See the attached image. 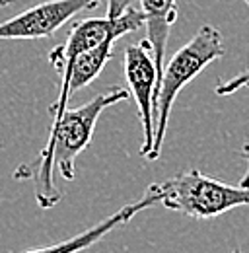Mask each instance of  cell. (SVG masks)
Returning a JSON list of instances; mask_svg holds the SVG:
<instances>
[{
    "mask_svg": "<svg viewBox=\"0 0 249 253\" xmlns=\"http://www.w3.org/2000/svg\"><path fill=\"white\" fill-rule=\"evenodd\" d=\"M240 156L246 160V173L242 175V179H240V185L242 187H249V140L244 144V148H242V152H240Z\"/></svg>",
    "mask_w": 249,
    "mask_h": 253,
    "instance_id": "8fae6325",
    "label": "cell"
},
{
    "mask_svg": "<svg viewBox=\"0 0 249 253\" xmlns=\"http://www.w3.org/2000/svg\"><path fill=\"white\" fill-rule=\"evenodd\" d=\"M242 88H248L249 90V68L242 70V72L236 74V76H232L230 80L218 82L214 92H216V95H232V94H236L238 90H242Z\"/></svg>",
    "mask_w": 249,
    "mask_h": 253,
    "instance_id": "9c48e42d",
    "label": "cell"
},
{
    "mask_svg": "<svg viewBox=\"0 0 249 253\" xmlns=\"http://www.w3.org/2000/svg\"><path fill=\"white\" fill-rule=\"evenodd\" d=\"M140 10L144 14V28L146 39L154 49L156 66L162 80L164 66H166V49L169 32L177 20V0H138ZM160 88V86H158Z\"/></svg>",
    "mask_w": 249,
    "mask_h": 253,
    "instance_id": "ba28073f",
    "label": "cell"
},
{
    "mask_svg": "<svg viewBox=\"0 0 249 253\" xmlns=\"http://www.w3.org/2000/svg\"><path fill=\"white\" fill-rule=\"evenodd\" d=\"M160 203V195L156 191L154 185H150L148 189L144 191V195L136 201V203H130V205H124L123 209H119L117 212H113L109 218H105L103 222L95 224L92 228L64 240V242H59V244H53V246H47V248H35V250H30L26 253H80L88 248H92L93 244H97L101 238H105L109 232H113L115 228L123 226L130 220L134 214H138L140 211L152 207V205H158Z\"/></svg>",
    "mask_w": 249,
    "mask_h": 253,
    "instance_id": "52a82bcc",
    "label": "cell"
},
{
    "mask_svg": "<svg viewBox=\"0 0 249 253\" xmlns=\"http://www.w3.org/2000/svg\"><path fill=\"white\" fill-rule=\"evenodd\" d=\"M12 2H14V0H0V6L4 8V6H8V4H12Z\"/></svg>",
    "mask_w": 249,
    "mask_h": 253,
    "instance_id": "7c38bea8",
    "label": "cell"
},
{
    "mask_svg": "<svg viewBox=\"0 0 249 253\" xmlns=\"http://www.w3.org/2000/svg\"><path fill=\"white\" fill-rule=\"evenodd\" d=\"M226 53L222 33L214 26H203L193 35V39L185 43L164 66V74L160 80V88L156 95V132L152 152L146 160L154 162L162 154L164 138L167 132L169 115L173 109V103L179 92L185 88L191 80H195L210 63H214Z\"/></svg>",
    "mask_w": 249,
    "mask_h": 253,
    "instance_id": "7a4b0ae2",
    "label": "cell"
},
{
    "mask_svg": "<svg viewBox=\"0 0 249 253\" xmlns=\"http://www.w3.org/2000/svg\"><path fill=\"white\" fill-rule=\"evenodd\" d=\"M124 78L138 107L140 123L144 130V142H142L140 154L146 158L154 146L156 95L160 86L154 49L148 39H142L138 43H130L124 47Z\"/></svg>",
    "mask_w": 249,
    "mask_h": 253,
    "instance_id": "5b68a950",
    "label": "cell"
},
{
    "mask_svg": "<svg viewBox=\"0 0 249 253\" xmlns=\"http://www.w3.org/2000/svg\"><path fill=\"white\" fill-rule=\"evenodd\" d=\"M232 253H242V252H240V250H236V252H232Z\"/></svg>",
    "mask_w": 249,
    "mask_h": 253,
    "instance_id": "5bb4252c",
    "label": "cell"
},
{
    "mask_svg": "<svg viewBox=\"0 0 249 253\" xmlns=\"http://www.w3.org/2000/svg\"><path fill=\"white\" fill-rule=\"evenodd\" d=\"M142 26H144V14L140 8L134 6H128L119 16L107 14L105 18L78 20L68 33L66 43L57 45L49 51V63L59 74H62L72 66L78 55L95 49L105 41H117L126 33L138 32Z\"/></svg>",
    "mask_w": 249,
    "mask_h": 253,
    "instance_id": "277c9868",
    "label": "cell"
},
{
    "mask_svg": "<svg viewBox=\"0 0 249 253\" xmlns=\"http://www.w3.org/2000/svg\"><path fill=\"white\" fill-rule=\"evenodd\" d=\"M101 0H47L0 24V39H47L74 16L93 10Z\"/></svg>",
    "mask_w": 249,
    "mask_h": 253,
    "instance_id": "8992f818",
    "label": "cell"
},
{
    "mask_svg": "<svg viewBox=\"0 0 249 253\" xmlns=\"http://www.w3.org/2000/svg\"><path fill=\"white\" fill-rule=\"evenodd\" d=\"M244 2H246V6H248V8H249V0H244Z\"/></svg>",
    "mask_w": 249,
    "mask_h": 253,
    "instance_id": "4fadbf2b",
    "label": "cell"
},
{
    "mask_svg": "<svg viewBox=\"0 0 249 253\" xmlns=\"http://www.w3.org/2000/svg\"><path fill=\"white\" fill-rule=\"evenodd\" d=\"M130 92L123 86H113L107 92H101L92 97L88 103L62 113L57 121H53L49 138L41 148L39 156L28 164H20L14 169V179L33 181L35 201L41 209H53L61 203L62 193L57 189L53 175L61 173L64 181H72L76 177V158L92 144L93 130L103 109L115 105L117 101L128 99Z\"/></svg>",
    "mask_w": 249,
    "mask_h": 253,
    "instance_id": "6da1fadb",
    "label": "cell"
},
{
    "mask_svg": "<svg viewBox=\"0 0 249 253\" xmlns=\"http://www.w3.org/2000/svg\"><path fill=\"white\" fill-rule=\"evenodd\" d=\"M134 0H107V14L111 16H119L123 14L128 6H132Z\"/></svg>",
    "mask_w": 249,
    "mask_h": 253,
    "instance_id": "30bf717a",
    "label": "cell"
},
{
    "mask_svg": "<svg viewBox=\"0 0 249 253\" xmlns=\"http://www.w3.org/2000/svg\"><path fill=\"white\" fill-rule=\"evenodd\" d=\"M152 185L160 195V205L199 220L220 216L236 207H249V187L228 185L199 169H189Z\"/></svg>",
    "mask_w": 249,
    "mask_h": 253,
    "instance_id": "3957f363",
    "label": "cell"
}]
</instances>
